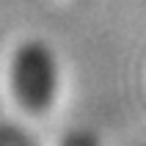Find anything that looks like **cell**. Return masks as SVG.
<instances>
[{"mask_svg": "<svg viewBox=\"0 0 146 146\" xmlns=\"http://www.w3.org/2000/svg\"><path fill=\"white\" fill-rule=\"evenodd\" d=\"M11 88L17 102L31 110L44 113L58 88V66L44 41H25L11 55Z\"/></svg>", "mask_w": 146, "mask_h": 146, "instance_id": "obj_1", "label": "cell"}]
</instances>
